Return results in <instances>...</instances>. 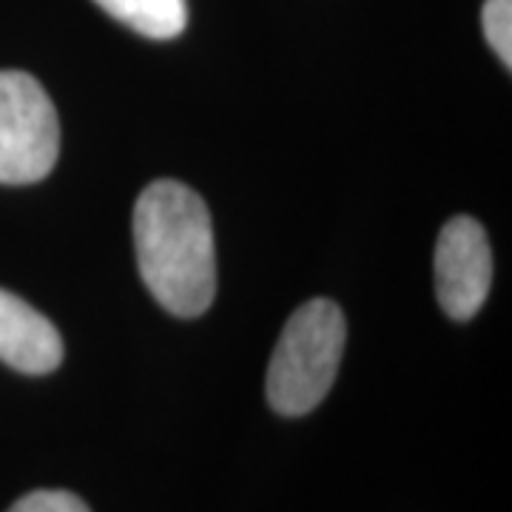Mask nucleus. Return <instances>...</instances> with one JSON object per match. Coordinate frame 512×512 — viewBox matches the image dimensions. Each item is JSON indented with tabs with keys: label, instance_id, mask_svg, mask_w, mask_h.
Returning a JSON list of instances; mask_svg holds the SVG:
<instances>
[{
	"label": "nucleus",
	"instance_id": "f257e3e1",
	"mask_svg": "<svg viewBox=\"0 0 512 512\" xmlns=\"http://www.w3.org/2000/svg\"><path fill=\"white\" fill-rule=\"evenodd\" d=\"M134 251L143 282L165 311L194 319L217 293V251L208 205L177 180H157L134 205Z\"/></svg>",
	"mask_w": 512,
	"mask_h": 512
},
{
	"label": "nucleus",
	"instance_id": "f03ea898",
	"mask_svg": "<svg viewBox=\"0 0 512 512\" xmlns=\"http://www.w3.org/2000/svg\"><path fill=\"white\" fill-rule=\"evenodd\" d=\"M348 339L345 313L330 299L296 308L282 328L268 365V404L279 416H305L325 402Z\"/></svg>",
	"mask_w": 512,
	"mask_h": 512
},
{
	"label": "nucleus",
	"instance_id": "7ed1b4c3",
	"mask_svg": "<svg viewBox=\"0 0 512 512\" xmlns=\"http://www.w3.org/2000/svg\"><path fill=\"white\" fill-rule=\"evenodd\" d=\"M60 120L46 89L26 72H0V185H32L52 174Z\"/></svg>",
	"mask_w": 512,
	"mask_h": 512
},
{
	"label": "nucleus",
	"instance_id": "20e7f679",
	"mask_svg": "<svg viewBox=\"0 0 512 512\" xmlns=\"http://www.w3.org/2000/svg\"><path fill=\"white\" fill-rule=\"evenodd\" d=\"M493 285V251L487 231L473 217H453L436 242V293L456 322L473 319Z\"/></svg>",
	"mask_w": 512,
	"mask_h": 512
},
{
	"label": "nucleus",
	"instance_id": "39448f33",
	"mask_svg": "<svg viewBox=\"0 0 512 512\" xmlns=\"http://www.w3.org/2000/svg\"><path fill=\"white\" fill-rule=\"evenodd\" d=\"M0 362L29 376L52 373L63 362L57 328L29 302L0 288Z\"/></svg>",
	"mask_w": 512,
	"mask_h": 512
},
{
	"label": "nucleus",
	"instance_id": "423d86ee",
	"mask_svg": "<svg viewBox=\"0 0 512 512\" xmlns=\"http://www.w3.org/2000/svg\"><path fill=\"white\" fill-rule=\"evenodd\" d=\"M94 3L103 6L111 18H117L128 29L151 40H171L183 35L188 23L185 0H94Z\"/></svg>",
	"mask_w": 512,
	"mask_h": 512
},
{
	"label": "nucleus",
	"instance_id": "0eeeda50",
	"mask_svg": "<svg viewBox=\"0 0 512 512\" xmlns=\"http://www.w3.org/2000/svg\"><path fill=\"white\" fill-rule=\"evenodd\" d=\"M484 37L501 57V63L512 66V0H487L481 9Z\"/></svg>",
	"mask_w": 512,
	"mask_h": 512
},
{
	"label": "nucleus",
	"instance_id": "6e6552de",
	"mask_svg": "<svg viewBox=\"0 0 512 512\" xmlns=\"http://www.w3.org/2000/svg\"><path fill=\"white\" fill-rule=\"evenodd\" d=\"M9 512H92L77 495L66 490H35L15 501Z\"/></svg>",
	"mask_w": 512,
	"mask_h": 512
}]
</instances>
